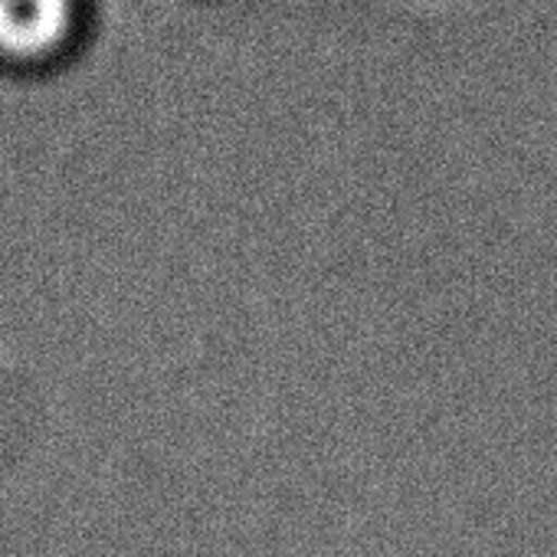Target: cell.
Segmentation results:
<instances>
[{"instance_id": "obj_1", "label": "cell", "mask_w": 557, "mask_h": 557, "mask_svg": "<svg viewBox=\"0 0 557 557\" xmlns=\"http://www.w3.org/2000/svg\"><path fill=\"white\" fill-rule=\"evenodd\" d=\"M76 27V0H0V57L34 63L53 57Z\"/></svg>"}]
</instances>
